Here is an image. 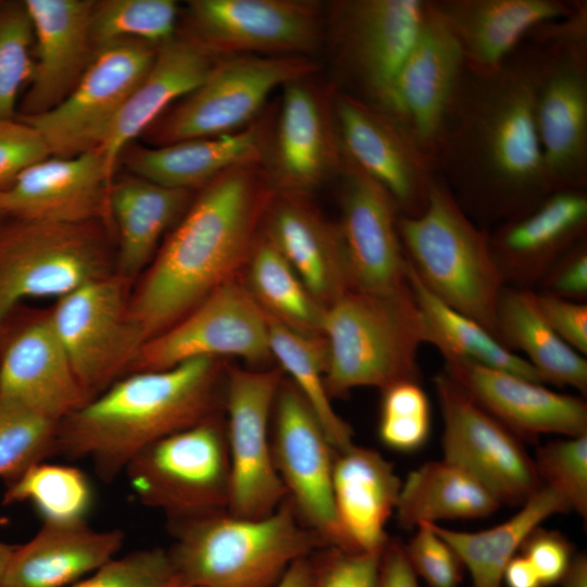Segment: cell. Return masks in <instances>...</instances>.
<instances>
[{"instance_id": "obj_24", "label": "cell", "mask_w": 587, "mask_h": 587, "mask_svg": "<svg viewBox=\"0 0 587 587\" xmlns=\"http://www.w3.org/2000/svg\"><path fill=\"white\" fill-rule=\"evenodd\" d=\"M446 374L521 439L587 435V404L579 397L465 360H447Z\"/></svg>"}, {"instance_id": "obj_43", "label": "cell", "mask_w": 587, "mask_h": 587, "mask_svg": "<svg viewBox=\"0 0 587 587\" xmlns=\"http://www.w3.org/2000/svg\"><path fill=\"white\" fill-rule=\"evenodd\" d=\"M59 422L0 400V477L5 483L54 454Z\"/></svg>"}, {"instance_id": "obj_1", "label": "cell", "mask_w": 587, "mask_h": 587, "mask_svg": "<svg viewBox=\"0 0 587 587\" xmlns=\"http://www.w3.org/2000/svg\"><path fill=\"white\" fill-rule=\"evenodd\" d=\"M536 52L517 48L491 72L464 66L432 157L453 197L509 220L552 192L534 120Z\"/></svg>"}, {"instance_id": "obj_42", "label": "cell", "mask_w": 587, "mask_h": 587, "mask_svg": "<svg viewBox=\"0 0 587 587\" xmlns=\"http://www.w3.org/2000/svg\"><path fill=\"white\" fill-rule=\"evenodd\" d=\"M179 8L173 0L95 1L90 32L95 50L123 40H141L159 47L177 30Z\"/></svg>"}, {"instance_id": "obj_58", "label": "cell", "mask_w": 587, "mask_h": 587, "mask_svg": "<svg viewBox=\"0 0 587 587\" xmlns=\"http://www.w3.org/2000/svg\"><path fill=\"white\" fill-rule=\"evenodd\" d=\"M14 547L15 546H11L0 541V585Z\"/></svg>"}, {"instance_id": "obj_39", "label": "cell", "mask_w": 587, "mask_h": 587, "mask_svg": "<svg viewBox=\"0 0 587 587\" xmlns=\"http://www.w3.org/2000/svg\"><path fill=\"white\" fill-rule=\"evenodd\" d=\"M267 319L272 357L314 412L336 452L349 448L353 445V430L335 411L325 385L324 338L298 333Z\"/></svg>"}, {"instance_id": "obj_56", "label": "cell", "mask_w": 587, "mask_h": 587, "mask_svg": "<svg viewBox=\"0 0 587 587\" xmlns=\"http://www.w3.org/2000/svg\"><path fill=\"white\" fill-rule=\"evenodd\" d=\"M314 563L311 557L295 562L275 587H313Z\"/></svg>"}, {"instance_id": "obj_17", "label": "cell", "mask_w": 587, "mask_h": 587, "mask_svg": "<svg viewBox=\"0 0 587 587\" xmlns=\"http://www.w3.org/2000/svg\"><path fill=\"white\" fill-rule=\"evenodd\" d=\"M273 414L272 451L287 499L325 547L342 549L333 500L336 450L291 383L282 382Z\"/></svg>"}, {"instance_id": "obj_31", "label": "cell", "mask_w": 587, "mask_h": 587, "mask_svg": "<svg viewBox=\"0 0 587 587\" xmlns=\"http://www.w3.org/2000/svg\"><path fill=\"white\" fill-rule=\"evenodd\" d=\"M401 483L392 464L376 450L353 444L336 452L333 500L342 550L382 552Z\"/></svg>"}, {"instance_id": "obj_11", "label": "cell", "mask_w": 587, "mask_h": 587, "mask_svg": "<svg viewBox=\"0 0 587 587\" xmlns=\"http://www.w3.org/2000/svg\"><path fill=\"white\" fill-rule=\"evenodd\" d=\"M534 120L552 191L587 182V38L533 39Z\"/></svg>"}, {"instance_id": "obj_13", "label": "cell", "mask_w": 587, "mask_h": 587, "mask_svg": "<svg viewBox=\"0 0 587 587\" xmlns=\"http://www.w3.org/2000/svg\"><path fill=\"white\" fill-rule=\"evenodd\" d=\"M157 49L135 39L100 47L79 83L60 104L48 112L17 118L41 135L50 155L72 158L100 148L152 65Z\"/></svg>"}, {"instance_id": "obj_32", "label": "cell", "mask_w": 587, "mask_h": 587, "mask_svg": "<svg viewBox=\"0 0 587 587\" xmlns=\"http://www.w3.org/2000/svg\"><path fill=\"white\" fill-rule=\"evenodd\" d=\"M123 540L120 529L97 530L86 521L43 522L14 547L0 587H68L114 558Z\"/></svg>"}, {"instance_id": "obj_62", "label": "cell", "mask_w": 587, "mask_h": 587, "mask_svg": "<svg viewBox=\"0 0 587 587\" xmlns=\"http://www.w3.org/2000/svg\"><path fill=\"white\" fill-rule=\"evenodd\" d=\"M1 2V1H0Z\"/></svg>"}, {"instance_id": "obj_8", "label": "cell", "mask_w": 587, "mask_h": 587, "mask_svg": "<svg viewBox=\"0 0 587 587\" xmlns=\"http://www.w3.org/2000/svg\"><path fill=\"white\" fill-rule=\"evenodd\" d=\"M124 473L139 501L171 521L227 511L230 464L216 415L140 450Z\"/></svg>"}, {"instance_id": "obj_10", "label": "cell", "mask_w": 587, "mask_h": 587, "mask_svg": "<svg viewBox=\"0 0 587 587\" xmlns=\"http://www.w3.org/2000/svg\"><path fill=\"white\" fill-rule=\"evenodd\" d=\"M95 222L12 221L1 227L0 327L24 299H60L102 277L103 247Z\"/></svg>"}, {"instance_id": "obj_40", "label": "cell", "mask_w": 587, "mask_h": 587, "mask_svg": "<svg viewBox=\"0 0 587 587\" xmlns=\"http://www.w3.org/2000/svg\"><path fill=\"white\" fill-rule=\"evenodd\" d=\"M248 265L246 287L268 317L298 333L321 336L325 309L264 235L257 238Z\"/></svg>"}, {"instance_id": "obj_37", "label": "cell", "mask_w": 587, "mask_h": 587, "mask_svg": "<svg viewBox=\"0 0 587 587\" xmlns=\"http://www.w3.org/2000/svg\"><path fill=\"white\" fill-rule=\"evenodd\" d=\"M501 503L475 477L445 461H429L410 472L396 507L404 528L441 520L477 519L495 513Z\"/></svg>"}, {"instance_id": "obj_49", "label": "cell", "mask_w": 587, "mask_h": 587, "mask_svg": "<svg viewBox=\"0 0 587 587\" xmlns=\"http://www.w3.org/2000/svg\"><path fill=\"white\" fill-rule=\"evenodd\" d=\"M49 155L45 140L33 126L17 117L0 118V189Z\"/></svg>"}, {"instance_id": "obj_57", "label": "cell", "mask_w": 587, "mask_h": 587, "mask_svg": "<svg viewBox=\"0 0 587 587\" xmlns=\"http://www.w3.org/2000/svg\"><path fill=\"white\" fill-rule=\"evenodd\" d=\"M562 587H587V557L575 554L571 569L561 583Z\"/></svg>"}, {"instance_id": "obj_34", "label": "cell", "mask_w": 587, "mask_h": 587, "mask_svg": "<svg viewBox=\"0 0 587 587\" xmlns=\"http://www.w3.org/2000/svg\"><path fill=\"white\" fill-rule=\"evenodd\" d=\"M192 190L135 175L113 179L108 204L117 228L122 275H135L151 260L163 234L189 208Z\"/></svg>"}, {"instance_id": "obj_61", "label": "cell", "mask_w": 587, "mask_h": 587, "mask_svg": "<svg viewBox=\"0 0 587 587\" xmlns=\"http://www.w3.org/2000/svg\"><path fill=\"white\" fill-rule=\"evenodd\" d=\"M5 218H3L2 216H0V229L3 225H1V222L4 221Z\"/></svg>"}, {"instance_id": "obj_12", "label": "cell", "mask_w": 587, "mask_h": 587, "mask_svg": "<svg viewBox=\"0 0 587 587\" xmlns=\"http://www.w3.org/2000/svg\"><path fill=\"white\" fill-rule=\"evenodd\" d=\"M183 30L211 54L313 58L325 40L326 5L312 0H191Z\"/></svg>"}, {"instance_id": "obj_33", "label": "cell", "mask_w": 587, "mask_h": 587, "mask_svg": "<svg viewBox=\"0 0 587 587\" xmlns=\"http://www.w3.org/2000/svg\"><path fill=\"white\" fill-rule=\"evenodd\" d=\"M268 138L264 126L252 123L236 133L163 146L132 142L122 151L118 164L152 183L193 190L230 167L263 162Z\"/></svg>"}, {"instance_id": "obj_14", "label": "cell", "mask_w": 587, "mask_h": 587, "mask_svg": "<svg viewBox=\"0 0 587 587\" xmlns=\"http://www.w3.org/2000/svg\"><path fill=\"white\" fill-rule=\"evenodd\" d=\"M279 370L230 369L225 376V433L230 464L227 511L257 519L273 513L286 500L277 474L270 420L278 388Z\"/></svg>"}, {"instance_id": "obj_5", "label": "cell", "mask_w": 587, "mask_h": 587, "mask_svg": "<svg viewBox=\"0 0 587 587\" xmlns=\"http://www.w3.org/2000/svg\"><path fill=\"white\" fill-rule=\"evenodd\" d=\"M397 227L405 257L426 288L499 339L497 312L504 280L489 237L437 175L424 209L398 217Z\"/></svg>"}, {"instance_id": "obj_59", "label": "cell", "mask_w": 587, "mask_h": 587, "mask_svg": "<svg viewBox=\"0 0 587 587\" xmlns=\"http://www.w3.org/2000/svg\"><path fill=\"white\" fill-rule=\"evenodd\" d=\"M171 587H197V586L189 585V584L179 582V580L177 579Z\"/></svg>"}, {"instance_id": "obj_46", "label": "cell", "mask_w": 587, "mask_h": 587, "mask_svg": "<svg viewBox=\"0 0 587 587\" xmlns=\"http://www.w3.org/2000/svg\"><path fill=\"white\" fill-rule=\"evenodd\" d=\"M538 478L582 517L587 516V435L549 441L533 460Z\"/></svg>"}, {"instance_id": "obj_45", "label": "cell", "mask_w": 587, "mask_h": 587, "mask_svg": "<svg viewBox=\"0 0 587 587\" xmlns=\"http://www.w3.org/2000/svg\"><path fill=\"white\" fill-rule=\"evenodd\" d=\"M378 435L398 452L421 449L430 434V404L417 380H401L382 389Z\"/></svg>"}, {"instance_id": "obj_41", "label": "cell", "mask_w": 587, "mask_h": 587, "mask_svg": "<svg viewBox=\"0 0 587 587\" xmlns=\"http://www.w3.org/2000/svg\"><path fill=\"white\" fill-rule=\"evenodd\" d=\"M92 500V487L83 471L40 461L7 482L2 502H29L43 522L72 523L85 521Z\"/></svg>"}, {"instance_id": "obj_21", "label": "cell", "mask_w": 587, "mask_h": 587, "mask_svg": "<svg viewBox=\"0 0 587 587\" xmlns=\"http://www.w3.org/2000/svg\"><path fill=\"white\" fill-rule=\"evenodd\" d=\"M338 223L351 287L390 295L408 286L407 257L397 227V205L388 192L344 153Z\"/></svg>"}, {"instance_id": "obj_35", "label": "cell", "mask_w": 587, "mask_h": 587, "mask_svg": "<svg viewBox=\"0 0 587 587\" xmlns=\"http://www.w3.org/2000/svg\"><path fill=\"white\" fill-rule=\"evenodd\" d=\"M497 326L499 340L509 349L524 352L525 360L542 383L571 386L580 394H587L586 359L545 321L533 291L503 288L498 303Z\"/></svg>"}, {"instance_id": "obj_25", "label": "cell", "mask_w": 587, "mask_h": 587, "mask_svg": "<svg viewBox=\"0 0 587 587\" xmlns=\"http://www.w3.org/2000/svg\"><path fill=\"white\" fill-rule=\"evenodd\" d=\"M463 68L455 37L426 0L417 36L396 82L395 102L397 120L430 155Z\"/></svg>"}, {"instance_id": "obj_16", "label": "cell", "mask_w": 587, "mask_h": 587, "mask_svg": "<svg viewBox=\"0 0 587 587\" xmlns=\"http://www.w3.org/2000/svg\"><path fill=\"white\" fill-rule=\"evenodd\" d=\"M226 355L253 364L272 357L267 315L235 278L147 340L136 362L138 371H151L192 359Z\"/></svg>"}, {"instance_id": "obj_7", "label": "cell", "mask_w": 587, "mask_h": 587, "mask_svg": "<svg viewBox=\"0 0 587 587\" xmlns=\"http://www.w3.org/2000/svg\"><path fill=\"white\" fill-rule=\"evenodd\" d=\"M425 5V0H340L326 5L325 40L353 90L349 95L396 120V82Z\"/></svg>"}, {"instance_id": "obj_9", "label": "cell", "mask_w": 587, "mask_h": 587, "mask_svg": "<svg viewBox=\"0 0 587 587\" xmlns=\"http://www.w3.org/2000/svg\"><path fill=\"white\" fill-rule=\"evenodd\" d=\"M320 64L300 55L220 59L192 91L143 133L154 146L236 133L252 124L273 90L315 74Z\"/></svg>"}, {"instance_id": "obj_22", "label": "cell", "mask_w": 587, "mask_h": 587, "mask_svg": "<svg viewBox=\"0 0 587 587\" xmlns=\"http://www.w3.org/2000/svg\"><path fill=\"white\" fill-rule=\"evenodd\" d=\"M109 187L99 148L72 158L49 155L0 189V216L63 224L95 222L109 213Z\"/></svg>"}, {"instance_id": "obj_6", "label": "cell", "mask_w": 587, "mask_h": 587, "mask_svg": "<svg viewBox=\"0 0 587 587\" xmlns=\"http://www.w3.org/2000/svg\"><path fill=\"white\" fill-rule=\"evenodd\" d=\"M321 336L330 398L359 387L420 382L417 353L426 330L409 285L390 295L347 291L325 309Z\"/></svg>"}, {"instance_id": "obj_51", "label": "cell", "mask_w": 587, "mask_h": 587, "mask_svg": "<svg viewBox=\"0 0 587 587\" xmlns=\"http://www.w3.org/2000/svg\"><path fill=\"white\" fill-rule=\"evenodd\" d=\"M536 572L542 587L561 584L574 560L571 541L558 530L536 527L520 547Z\"/></svg>"}, {"instance_id": "obj_26", "label": "cell", "mask_w": 587, "mask_h": 587, "mask_svg": "<svg viewBox=\"0 0 587 587\" xmlns=\"http://www.w3.org/2000/svg\"><path fill=\"white\" fill-rule=\"evenodd\" d=\"M90 399L49 319L20 329L0 349V400L61 422Z\"/></svg>"}, {"instance_id": "obj_4", "label": "cell", "mask_w": 587, "mask_h": 587, "mask_svg": "<svg viewBox=\"0 0 587 587\" xmlns=\"http://www.w3.org/2000/svg\"><path fill=\"white\" fill-rule=\"evenodd\" d=\"M171 522L175 575L197 587H275L295 562L325 547L287 498L262 517L222 511Z\"/></svg>"}, {"instance_id": "obj_3", "label": "cell", "mask_w": 587, "mask_h": 587, "mask_svg": "<svg viewBox=\"0 0 587 587\" xmlns=\"http://www.w3.org/2000/svg\"><path fill=\"white\" fill-rule=\"evenodd\" d=\"M222 379L216 359L137 371L110 384L59 424L54 454L87 458L105 482L149 445L215 414Z\"/></svg>"}, {"instance_id": "obj_55", "label": "cell", "mask_w": 587, "mask_h": 587, "mask_svg": "<svg viewBox=\"0 0 587 587\" xmlns=\"http://www.w3.org/2000/svg\"><path fill=\"white\" fill-rule=\"evenodd\" d=\"M503 587H542L528 560L516 553L503 573Z\"/></svg>"}, {"instance_id": "obj_20", "label": "cell", "mask_w": 587, "mask_h": 587, "mask_svg": "<svg viewBox=\"0 0 587 587\" xmlns=\"http://www.w3.org/2000/svg\"><path fill=\"white\" fill-rule=\"evenodd\" d=\"M334 115L345 155L382 186L405 215L419 214L436 172L432 155L407 126L345 91H335Z\"/></svg>"}, {"instance_id": "obj_53", "label": "cell", "mask_w": 587, "mask_h": 587, "mask_svg": "<svg viewBox=\"0 0 587 587\" xmlns=\"http://www.w3.org/2000/svg\"><path fill=\"white\" fill-rule=\"evenodd\" d=\"M548 294L583 302L587 297V247L579 242L561 257L541 278Z\"/></svg>"}, {"instance_id": "obj_50", "label": "cell", "mask_w": 587, "mask_h": 587, "mask_svg": "<svg viewBox=\"0 0 587 587\" xmlns=\"http://www.w3.org/2000/svg\"><path fill=\"white\" fill-rule=\"evenodd\" d=\"M326 548L327 551L320 560H313V587H376L382 552L365 553Z\"/></svg>"}, {"instance_id": "obj_27", "label": "cell", "mask_w": 587, "mask_h": 587, "mask_svg": "<svg viewBox=\"0 0 587 587\" xmlns=\"http://www.w3.org/2000/svg\"><path fill=\"white\" fill-rule=\"evenodd\" d=\"M586 228V193L563 189L503 221L488 237L503 280L525 284L541 279L561 257L584 241Z\"/></svg>"}, {"instance_id": "obj_54", "label": "cell", "mask_w": 587, "mask_h": 587, "mask_svg": "<svg viewBox=\"0 0 587 587\" xmlns=\"http://www.w3.org/2000/svg\"><path fill=\"white\" fill-rule=\"evenodd\" d=\"M404 549L397 538H388L379 558L376 587H419Z\"/></svg>"}, {"instance_id": "obj_28", "label": "cell", "mask_w": 587, "mask_h": 587, "mask_svg": "<svg viewBox=\"0 0 587 587\" xmlns=\"http://www.w3.org/2000/svg\"><path fill=\"white\" fill-rule=\"evenodd\" d=\"M263 223V235L324 309L352 289L338 223L305 197L275 193Z\"/></svg>"}, {"instance_id": "obj_48", "label": "cell", "mask_w": 587, "mask_h": 587, "mask_svg": "<svg viewBox=\"0 0 587 587\" xmlns=\"http://www.w3.org/2000/svg\"><path fill=\"white\" fill-rule=\"evenodd\" d=\"M414 536L404 545L408 560L429 587H459L464 565L452 547L430 523H420Z\"/></svg>"}, {"instance_id": "obj_52", "label": "cell", "mask_w": 587, "mask_h": 587, "mask_svg": "<svg viewBox=\"0 0 587 587\" xmlns=\"http://www.w3.org/2000/svg\"><path fill=\"white\" fill-rule=\"evenodd\" d=\"M535 303L545 321L570 347L587 353V305L548 292H534Z\"/></svg>"}, {"instance_id": "obj_29", "label": "cell", "mask_w": 587, "mask_h": 587, "mask_svg": "<svg viewBox=\"0 0 587 587\" xmlns=\"http://www.w3.org/2000/svg\"><path fill=\"white\" fill-rule=\"evenodd\" d=\"M220 59L180 30L157 49L149 71L132 92L99 148L109 185L129 143L171 105L192 91Z\"/></svg>"}, {"instance_id": "obj_38", "label": "cell", "mask_w": 587, "mask_h": 587, "mask_svg": "<svg viewBox=\"0 0 587 587\" xmlns=\"http://www.w3.org/2000/svg\"><path fill=\"white\" fill-rule=\"evenodd\" d=\"M405 278L426 330V342L447 360H465L544 384L536 370L475 320L451 308L420 280L407 259Z\"/></svg>"}, {"instance_id": "obj_23", "label": "cell", "mask_w": 587, "mask_h": 587, "mask_svg": "<svg viewBox=\"0 0 587 587\" xmlns=\"http://www.w3.org/2000/svg\"><path fill=\"white\" fill-rule=\"evenodd\" d=\"M34 28V68L17 116H33L60 104L88 68L95 47L92 0H25Z\"/></svg>"}, {"instance_id": "obj_44", "label": "cell", "mask_w": 587, "mask_h": 587, "mask_svg": "<svg viewBox=\"0 0 587 587\" xmlns=\"http://www.w3.org/2000/svg\"><path fill=\"white\" fill-rule=\"evenodd\" d=\"M34 28L23 1L0 2V118H14L34 68Z\"/></svg>"}, {"instance_id": "obj_18", "label": "cell", "mask_w": 587, "mask_h": 587, "mask_svg": "<svg viewBox=\"0 0 587 587\" xmlns=\"http://www.w3.org/2000/svg\"><path fill=\"white\" fill-rule=\"evenodd\" d=\"M311 76L282 88L275 132L263 158L275 193L305 197L339 175L342 165L334 115L336 89L321 90Z\"/></svg>"}, {"instance_id": "obj_60", "label": "cell", "mask_w": 587, "mask_h": 587, "mask_svg": "<svg viewBox=\"0 0 587 587\" xmlns=\"http://www.w3.org/2000/svg\"><path fill=\"white\" fill-rule=\"evenodd\" d=\"M0 330H1V327H0ZM2 336H1V333H0V349H1V346H2Z\"/></svg>"}, {"instance_id": "obj_47", "label": "cell", "mask_w": 587, "mask_h": 587, "mask_svg": "<svg viewBox=\"0 0 587 587\" xmlns=\"http://www.w3.org/2000/svg\"><path fill=\"white\" fill-rule=\"evenodd\" d=\"M177 577L166 550H137L114 557L68 587H171Z\"/></svg>"}, {"instance_id": "obj_19", "label": "cell", "mask_w": 587, "mask_h": 587, "mask_svg": "<svg viewBox=\"0 0 587 587\" xmlns=\"http://www.w3.org/2000/svg\"><path fill=\"white\" fill-rule=\"evenodd\" d=\"M48 319L90 398L110 386L142 346L117 277L96 278L63 296Z\"/></svg>"}, {"instance_id": "obj_2", "label": "cell", "mask_w": 587, "mask_h": 587, "mask_svg": "<svg viewBox=\"0 0 587 587\" xmlns=\"http://www.w3.org/2000/svg\"><path fill=\"white\" fill-rule=\"evenodd\" d=\"M274 195L262 161L230 167L201 187L128 309L142 345L234 279Z\"/></svg>"}, {"instance_id": "obj_30", "label": "cell", "mask_w": 587, "mask_h": 587, "mask_svg": "<svg viewBox=\"0 0 587 587\" xmlns=\"http://www.w3.org/2000/svg\"><path fill=\"white\" fill-rule=\"evenodd\" d=\"M455 37L464 66L491 72L537 26L569 15L574 1L430 0Z\"/></svg>"}, {"instance_id": "obj_36", "label": "cell", "mask_w": 587, "mask_h": 587, "mask_svg": "<svg viewBox=\"0 0 587 587\" xmlns=\"http://www.w3.org/2000/svg\"><path fill=\"white\" fill-rule=\"evenodd\" d=\"M571 512L566 501L542 486L509 520L479 532H459L430 523L457 552L472 577V587H503V573L524 539L539 524L559 513Z\"/></svg>"}, {"instance_id": "obj_15", "label": "cell", "mask_w": 587, "mask_h": 587, "mask_svg": "<svg viewBox=\"0 0 587 587\" xmlns=\"http://www.w3.org/2000/svg\"><path fill=\"white\" fill-rule=\"evenodd\" d=\"M434 383L444 423V460L475 477L501 504H524L542 484L521 438L446 373Z\"/></svg>"}]
</instances>
